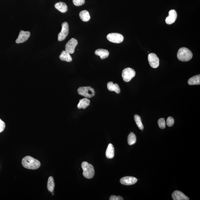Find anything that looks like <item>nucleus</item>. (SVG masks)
Returning a JSON list of instances; mask_svg holds the SVG:
<instances>
[{
	"mask_svg": "<svg viewBox=\"0 0 200 200\" xmlns=\"http://www.w3.org/2000/svg\"><path fill=\"white\" fill-rule=\"evenodd\" d=\"M107 88L110 91H114L119 94L120 92V90L118 84H114L113 82H109L107 84Z\"/></svg>",
	"mask_w": 200,
	"mask_h": 200,
	"instance_id": "nucleus-18",
	"label": "nucleus"
},
{
	"mask_svg": "<svg viewBox=\"0 0 200 200\" xmlns=\"http://www.w3.org/2000/svg\"><path fill=\"white\" fill-rule=\"evenodd\" d=\"M115 155V149L113 145L109 144L108 145L106 152V156L107 158L110 159H112Z\"/></svg>",
	"mask_w": 200,
	"mask_h": 200,
	"instance_id": "nucleus-17",
	"label": "nucleus"
},
{
	"mask_svg": "<svg viewBox=\"0 0 200 200\" xmlns=\"http://www.w3.org/2000/svg\"><path fill=\"white\" fill-rule=\"evenodd\" d=\"M78 44V42L77 39L72 38L67 42L65 46V51L70 54H73L75 52L76 47Z\"/></svg>",
	"mask_w": 200,
	"mask_h": 200,
	"instance_id": "nucleus-8",
	"label": "nucleus"
},
{
	"mask_svg": "<svg viewBox=\"0 0 200 200\" xmlns=\"http://www.w3.org/2000/svg\"><path fill=\"white\" fill-rule=\"evenodd\" d=\"M158 123L160 128L163 129L166 127V122L164 118H161L158 120Z\"/></svg>",
	"mask_w": 200,
	"mask_h": 200,
	"instance_id": "nucleus-25",
	"label": "nucleus"
},
{
	"mask_svg": "<svg viewBox=\"0 0 200 200\" xmlns=\"http://www.w3.org/2000/svg\"><path fill=\"white\" fill-rule=\"evenodd\" d=\"M62 30L58 35V40L62 41L66 38L69 34V25L66 22H64L62 25Z\"/></svg>",
	"mask_w": 200,
	"mask_h": 200,
	"instance_id": "nucleus-7",
	"label": "nucleus"
},
{
	"mask_svg": "<svg viewBox=\"0 0 200 200\" xmlns=\"http://www.w3.org/2000/svg\"><path fill=\"white\" fill-rule=\"evenodd\" d=\"M73 3L75 6H79L84 4L85 0H73Z\"/></svg>",
	"mask_w": 200,
	"mask_h": 200,
	"instance_id": "nucleus-26",
	"label": "nucleus"
},
{
	"mask_svg": "<svg viewBox=\"0 0 200 200\" xmlns=\"http://www.w3.org/2000/svg\"><path fill=\"white\" fill-rule=\"evenodd\" d=\"M79 17L83 21L87 22L90 20L91 16L88 11L87 10H84L79 13Z\"/></svg>",
	"mask_w": 200,
	"mask_h": 200,
	"instance_id": "nucleus-21",
	"label": "nucleus"
},
{
	"mask_svg": "<svg viewBox=\"0 0 200 200\" xmlns=\"http://www.w3.org/2000/svg\"><path fill=\"white\" fill-rule=\"evenodd\" d=\"M60 59L62 61H66L70 62L72 61V58L70 54L66 51L62 52L59 56Z\"/></svg>",
	"mask_w": 200,
	"mask_h": 200,
	"instance_id": "nucleus-19",
	"label": "nucleus"
},
{
	"mask_svg": "<svg viewBox=\"0 0 200 200\" xmlns=\"http://www.w3.org/2000/svg\"><path fill=\"white\" fill-rule=\"evenodd\" d=\"M174 123V119L172 117H169L166 120V124L169 127H172Z\"/></svg>",
	"mask_w": 200,
	"mask_h": 200,
	"instance_id": "nucleus-27",
	"label": "nucleus"
},
{
	"mask_svg": "<svg viewBox=\"0 0 200 200\" xmlns=\"http://www.w3.org/2000/svg\"><path fill=\"white\" fill-rule=\"evenodd\" d=\"M78 94L87 98H91L95 95V91L90 87H80L77 89Z\"/></svg>",
	"mask_w": 200,
	"mask_h": 200,
	"instance_id": "nucleus-4",
	"label": "nucleus"
},
{
	"mask_svg": "<svg viewBox=\"0 0 200 200\" xmlns=\"http://www.w3.org/2000/svg\"><path fill=\"white\" fill-rule=\"evenodd\" d=\"M137 141V137L134 132H130L127 137V142L129 145L134 144Z\"/></svg>",
	"mask_w": 200,
	"mask_h": 200,
	"instance_id": "nucleus-23",
	"label": "nucleus"
},
{
	"mask_svg": "<svg viewBox=\"0 0 200 200\" xmlns=\"http://www.w3.org/2000/svg\"><path fill=\"white\" fill-rule=\"evenodd\" d=\"M193 54L190 50L185 47H182L179 49L177 53V58L179 61L187 62L191 59Z\"/></svg>",
	"mask_w": 200,
	"mask_h": 200,
	"instance_id": "nucleus-2",
	"label": "nucleus"
},
{
	"mask_svg": "<svg viewBox=\"0 0 200 200\" xmlns=\"http://www.w3.org/2000/svg\"><path fill=\"white\" fill-rule=\"evenodd\" d=\"M109 200H123V198L120 196L112 195L109 198Z\"/></svg>",
	"mask_w": 200,
	"mask_h": 200,
	"instance_id": "nucleus-29",
	"label": "nucleus"
},
{
	"mask_svg": "<svg viewBox=\"0 0 200 200\" xmlns=\"http://www.w3.org/2000/svg\"><path fill=\"white\" fill-rule=\"evenodd\" d=\"M22 163L24 168L32 170H37L41 165L38 160L29 156L24 157L22 160Z\"/></svg>",
	"mask_w": 200,
	"mask_h": 200,
	"instance_id": "nucleus-1",
	"label": "nucleus"
},
{
	"mask_svg": "<svg viewBox=\"0 0 200 200\" xmlns=\"http://www.w3.org/2000/svg\"><path fill=\"white\" fill-rule=\"evenodd\" d=\"M148 62L150 66L152 68H156L159 66V59L157 56L154 53H150L148 56Z\"/></svg>",
	"mask_w": 200,
	"mask_h": 200,
	"instance_id": "nucleus-9",
	"label": "nucleus"
},
{
	"mask_svg": "<svg viewBox=\"0 0 200 200\" xmlns=\"http://www.w3.org/2000/svg\"><path fill=\"white\" fill-rule=\"evenodd\" d=\"M55 184L54 179L52 177H50L48 178L47 183V188L48 191L52 193L54 191Z\"/></svg>",
	"mask_w": 200,
	"mask_h": 200,
	"instance_id": "nucleus-22",
	"label": "nucleus"
},
{
	"mask_svg": "<svg viewBox=\"0 0 200 200\" xmlns=\"http://www.w3.org/2000/svg\"><path fill=\"white\" fill-rule=\"evenodd\" d=\"M134 121H135L139 128L143 131V129L144 128V127L142 123L141 117L138 115H134Z\"/></svg>",
	"mask_w": 200,
	"mask_h": 200,
	"instance_id": "nucleus-24",
	"label": "nucleus"
},
{
	"mask_svg": "<svg viewBox=\"0 0 200 200\" xmlns=\"http://www.w3.org/2000/svg\"><path fill=\"white\" fill-rule=\"evenodd\" d=\"M30 34V32L29 31H20L18 38L16 40V42L17 44H20L25 42L29 39Z\"/></svg>",
	"mask_w": 200,
	"mask_h": 200,
	"instance_id": "nucleus-10",
	"label": "nucleus"
},
{
	"mask_svg": "<svg viewBox=\"0 0 200 200\" xmlns=\"http://www.w3.org/2000/svg\"><path fill=\"white\" fill-rule=\"evenodd\" d=\"M188 84L189 85H199L200 84V75H198L189 78L188 80Z\"/></svg>",
	"mask_w": 200,
	"mask_h": 200,
	"instance_id": "nucleus-20",
	"label": "nucleus"
},
{
	"mask_svg": "<svg viewBox=\"0 0 200 200\" xmlns=\"http://www.w3.org/2000/svg\"><path fill=\"white\" fill-rule=\"evenodd\" d=\"M177 18V13L175 10H171L169 12V16L165 20V22L168 25H171L176 21Z\"/></svg>",
	"mask_w": 200,
	"mask_h": 200,
	"instance_id": "nucleus-12",
	"label": "nucleus"
},
{
	"mask_svg": "<svg viewBox=\"0 0 200 200\" xmlns=\"http://www.w3.org/2000/svg\"><path fill=\"white\" fill-rule=\"evenodd\" d=\"M172 198L174 200H189V198L186 196L184 193L179 191H175L172 195Z\"/></svg>",
	"mask_w": 200,
	"mask_h": 200,
	"instance_id": "nucleus-13",
	"label": "nucleus"
},
{
	"mask_svg": "<svg viewBox=\"0 0 200 200\" xmlns=\"http://www.w3.org/2000/svg\"><path fill=\"white\" fill-rule=\"evenodd\" d=\"M95 54L96 55L100 56L101 59H104L108 57L109 55V53L108 50L99 49L96 50L95 52Z\"/></svg>",
	"mask_w": 200,
	"mask_h": 200,
	"instance_id": "nucleus-14",
	"label": "nucleus"
},
{
	"mask_svg": "<svg viewBox=\"0 0 200 200\" xmlns=\"http://www.w3.org/2000/svg\"><path fill=\"white\" fill-rule=\"evenodd\" d=\"M107 39L111 42L120 44L123 42L124 37L121 34L113 33L108 34L107 36Z\"/></svg>",
	"mask_w": 200,
	"mask_h": 200,
	"instance_id": "nucleus-6",
	"label": "nucleus"
},
{
	"mask_svg": "<svg viewBox=\"0 0 200 200\" xmlns=\"http://www.w3.org/2000/svg\"><path fill=\"white\" fill-rule=\"evenodd\" d=\"M138 179L132 177H125L120 179V183L125 185H132L136 183Z\"/></svg>",
	"mask_w": 200,
	"mask_h": 200,
	"instance_id": "nucleus-11",
	"label": "nucleus"
},
{
	"mask_svg": "<svg viewBox=\"0 0 200 200\" xmlns=\"http://www.w3.org/2000/svg\"><path fill=\"white\" fill-rule=\"evenodd\" d=\"M81 166L83 170V175L85 178L90 179L94 177L95 170L92 165L87 162H83L82 163Z\"/></svg>",
	"mask_w": 200,
	"mask_h": 200,
	"instance_id": "nucleus-3",
	"label": "nucleus"
},
{
	"mask_svg": "<svg viewBox=\"0 0 200 200\" xmlns=\"http://www.w3.org/2000/svg\"><path fill=\"white\" fill-rule=\"evenodd\" d=\"M5 127V123L0 119V133L3 131Z\"/></svg>",
	"mask_w": 200,
	"mask_h": 200,
	"instance_id": "nucleus-28",
	"label": "nucleus"
},
{
	"mask_svg": "<svg viewBox=\"0 0 200 200\" xmlns=\"http://www.w3.org/2000/svg\"><path fill=\"white\" fill-rule=\"evenodd\" d=\"M136 72L133 69L127 68L124 69L122 72V77L124 81L129 82L135 76Z\"/></svg>",
	"mask_w": 200,
	"mask_h": 200,
	"instance_id": "nucleus-5",
	"label": "nucleus"
},
{
	"mask_svg": "<svg viewBox=\"0 0 200 200\" xmlns=\"http://www.w3.org/2000/svg\"><path fill=\"white\" fill-rule=\"evenodd\" d=\"M55 8L62 13H66L68 8L66 4L63 2H58L55 5Z\"/></svg>",
	"mask_w": 200,
	"mask_h": 200,
	"instance_id": "nucleus-15",
	"label": "nucleus"
},
{
	"mask_svg": "<svg viewBox=\"0 0 200 200\" xmlns=\"http://www.w3.org/2000/svg\"><path fill=\"white\" fill-rule=\"evenodd\" d=\"M90 103V100L87 98H83L79 101L78 104L77 105V107L79 109H85V108L89 105Z\"/></svg>",
	"mask_w": 200,
	"mask_h": 200,
	"instance_id": "nucleus-16",
	"label": "nucleus"
}]
</instances>
